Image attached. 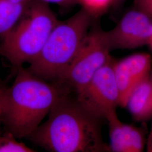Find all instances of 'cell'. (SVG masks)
I'll return each mask as SVG.
<instances>
[{
	"mask_svg": "<svg viewBox=\"0 0 152 152\" xmlns=\"http://www.w3.org/2000/svg\"><path fill=\"white\" fill-rule=\"evenodd\" d=\"M96 19L82 7L69 19L59 20L28 69L45 80L59 81Z\"/></svg>",
	"mask_w": 152,
	"mask_h": 152,
	"instance_id": "3957f363",
	"label": "cell"
},
{
	"mask_svg": "<svg viewBox=\"0 0 152 152\" xmlns=\"http://www.w3.org/2000/svg\"><path fill=\"white\" fill-rule=\"evenodd\" d=\"M46 4H54L61 7H69L80 5V0H41Z\"/></svg>",
	"mask_w": 152,
	"mask_h": 152,
	"instance_id": "9a60e30c",
	"label": "cell"
},
{
	"mask_svg": "<svg viewBox=\"0 0 152 152\" xmlns=\"http://www.w3.org/2000/svg\"><path fill=\"white\" fill-rule=\"evenodd\" d=\"M115 0H80V5L95 19L113 7Z\"/></svg>",
	"mask_w": 152,
	"mask_h": 152,
	"instance_id": "4fadbf2b",
	"label": "cell"
},
{
	"mask_svg": "<svg viewBox=\"0 0 152 152\" xmlns=\"http://www.w3.org/2000/svg\"><path fill=\"white\" fill-rule=\"evenodd\" d=\"M126 107L134 120L144 121L152 115V68L129 99Z\"/></svg>",
	"mask_w": 152,
	"mask_h": 152,
	"instance_id": "30bf717a",
	"label": "cell"
},
{
	"mask_svg": "<svg viewBox=\"0 0 152 152\" xmlns=\"http://www.w3.org/2000/svg\"><path fill=\"white\" fill-rule=\"evenodd\" d=\"M126 0H115L113 7L114 9H118L125 4Z\"/></svg>",
	"mask_w": 152,
	"mask_h": 152,
	"instance_id": "d6986e66",
	"label": "cell"
},
{
	"mask_svg": "<svg viewBox=\"0 0 152 152\" xmlns=\"http://www.w3.org/2000/svg\"><path fill=\"white\" fill-rule=\"evenodd\" d=\"M102 120L88 112L71 93L60 99L48 120L27 137L50 152H110L103 138Z\"/></svg>",
	"mask_w": 152,
	"mask_h": 152,
	"instance_id": "6da1fadb",
	"label": "cell"
},
{
	"mask_svg": "<svg viewBox=\"0 0 152 152\" xmlns=\"http://www.w3.org/2000/svg\"><path fill=\"white\" fill-rule=\"evenodd\" d=\"M148 45H149V47L151 48V49L152 50V36L151 38V39H150V41H149V44Z\"/></svg>",
	"mask_w": 152,
	"mask_h": 152,
	"instance_id": "ffe728a7",
	"label": "cell"
},
{
	"mask_svg": "<svg viewBox=\"0 0 152 152\" xmlns=\"http://www.w3.org/2000/svg\"><path fill=\"white\" fill-rule=\"evenodd\" d=\"M114 60L111 58L81 90L76 92V99L82 107L102 120H105L118 105L119 93L113 71Z\"/></svg>",
	"mask_w": 152,
	"mask_h": 152,
	"instance_id": "8992f818",
	"label": "cell"
},
{
	"mask_svg": "<svg viewBox=\"0 0 152 152\" xmlns=\"http://www.w3.org/2000/svg\"><path fill=\"white\" fill-rule=\"evenodd\" d=\"M152 36V18L136 9L126 12L113 29L105 31L110 51L148 45Z\"/></svg>",
	"mask_w": 152,
	"mask_h": 152,
	"instance_id": "52a82bcc",
	"label": "cell"
},
{
	"mask_svg": "<svg viewBox=\"0 0 152 152\" xmlns=\"http://www.w3.org/2000/svg\"><path fill=\"white\" fill-rule=\"evenodd\" d=\"M152 66V56L147 53H137L117 61L114 60L113 71L119 93L118 105L126 107L131 95L149 74Z\"/></svg>",
	"mask_w": 152,
	"mask_h": 152,
	"instance_id": "ba28073f",
	"label": "cell"
},
{
	"mask_svg": "<svg viewBox=\"0 0 152 152\" xmlns=\"http://www.w3.org/2000/svg\"><path fill=\"white\" fill-rule=\"evenodd\" d=\"M6 87L1 122L16 138L27 137L61 98L71 94L60 82H48L22 66Z\"/></svg>",
	"mask_w": 152,
	"mask_h": 152,
	"instance_id": "7a4b0ae2",
	"label": "cell"
},
{
	"mask_svg": "<svg viewBox=\"0 0 152 152\" xmlns=\"http://www.w3.org/2000/svg\"><path fill=\"white\" fill-rule=\"evenodd\" d=\"M10 2L19 5H27L31 0H9Z\"/></svg>",
	"mask_w": 152,
	"mask_h": 152,
	"instance_id": "ac0fdd59",
	"label": "cell"
},
{
	"mask_svg": "<svg viewBox=\"0 0 152 152\" xmlns=\"http://www.w3.org/2000/svg\"><path fill=\"white\" fill-rule=\"evenodd\" d=\"M92 24L75 58L59 81L77 92L91 79L96 72L112 58L105 31L97 23Z\"/></svg>",
	"mask_w": 152,
	"mask_h": 152,
	"instance_id": "5b68a950",
	"label": "cell"
},
{
	"mask_svg": "<svg viewBox=\"0 0 152 152\" xmlns=\"http://www.w3.org/2000/svg\"><path fill=\"white\" fill-rule=\"evenodd\" d=\"M6 88V87H4L2 85H0V122H1L2 111H3L4 100Z\"/></svg>",
	"mask_w": 152,
	"mask_h": 152,
	"instance_id": "2e32d148",
	"label": "cell"
},
{
	"mask_svg": "<svg viewBox=\"0 0 152 152\" xmlns=\"http://www.w3.org/2000/svg\"><path fill=\"white\" fill-rule=\"evenodd\" d=\"M27 5L0 0V38L13 27L22 16Z\"/></svg>",
	"mask_w": 152,
	"mask_h": 152,
	"instance_id": "8fae6325",
	"label": "cell"
},
{
	"mask_svg": "<svg viewBox=\"0 0 152 152\" xmlns=\"http://www.w3.org/2000/svg\"><path fill=\"white\" fill-rule=\"evenodd\" d=\"M105 120L108 123L110 152H141L145 144L143 131L136 126L122 122L116 110L112 112Z\"/></svg>",
	"mask_w": 152,
	"mask_h": 152,
	"instance_id": "9c48e42d",
	"label": "cell"
},
{
	"mask_svg": "<svg viewBox=\"0 0 152 152\" xmlns=\"http://www.w3.org/2000/svg\"><path fill=\"white\" fill-rule=\"evenodd\" d=\"M10 132H0V152H33L34 149L19 142Z\"/></svg>",
	"mask_w": 152,
	"mask_h": 152,
	"instance_id": "7c38bea8",
	"label": "cell"
},
{
	"mask_svg": "<svg viewBox=\"0 0 152 152\" xmlns=\"http://www.w3.org/2000/svg\"><path fill=\"white\" fill-rule=\"evenodd\" d=\"M59 21L48 4L31 0L15 26L0 38V55L16 69L29 63Z\"/></svg>",
	"mask_w": 152,
	"mask_h": 152,
	"instance_id": "277c9868",
	"label": "cell"
},
{
	"mask_svg": "<svg viewBox=\"0 0 152 152\" xmlns=\"http://www.w3.org/2000/svg\"><path fill=\"white\" fill-rule=\"evenodd\" d=\"M0 85H1V83H0Z\"/></svg>",
	"mask_w": 152,
	"mask_h": 152,
	"instance_id": "44dd1931",
	"label": "cell"
},
{
	"mask_svg": "<svg viewBox=\"0 0 152 152\" xmlns=\"http://www.w3.org/2000/svg\"><path fill=\"white\" fill-rule=\"evenodd\" d=\"M151 118H152V115ZM147 151L149 152H152V125L151 130L149 135L148 139Z\"/></svg>",
	"mask_w": 152,
	"mask_h": 152,
	"instance_id": "e0dca14e",
	"label": "cell"
},
{
	"mask_svg": "<svg viewBox=\"0 0 152 152\" xmlns=\"http://www.w3.org/2000/svg\"><path fill=\"white\" fill-rule=\"evenodd\" d=\"M135 9L152 18V0H134Z\"/></svg>",
	"mask_w": 152,
	"mask_h": 152,
	"instance_id": "5bb4252c",
	"label": "cell"
}]
</instances>
